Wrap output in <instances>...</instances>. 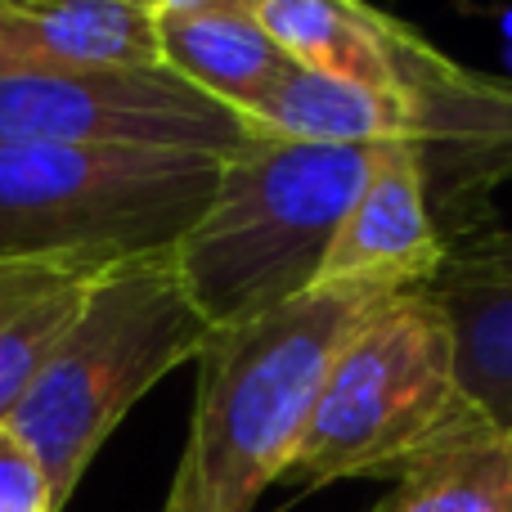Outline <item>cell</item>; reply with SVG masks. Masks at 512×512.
<instances>
[{"mask_svg": "<svg viewBox=\"0 0 512 512\" xmlns=\"http://www.w3.org/2000/svg\"><path fill=\"white\" fill-rule=\"evenodd\" d=\"M382 301L360 288H310L248 324L212 328L194 360V418L162 512H256L288 472L337 351Z\"/></svg>", "mask_w": 512, "mask_h": 512, "instance_id": "1", "label": "cell"}, {"mask_svg": "<svg viewBox=\"0 0 512 512\" xmlns=\"http://www.w3.org/2000/svg\"><path fill=\"white\" fill-rule=\"evenodd\" d=\"M378 144H310L252 131L221 162L212 203L176 243V265L212 328L306 297L373 171Z\"/></svg>", "mask_w": 512, "mask_h": 512, "instance_id": "2", "label": "cell"}, {"mask_svg": "<svg viewBox=\"0 0 512 512\" xmlns=\"http://www.w3.org/2000/svg\"><path fill=\"white\" fill-rule=\"evenodd\" d=\"M171 248L122 256L90 283L68 337L9 414L18 441L41 459L59 508L77 495L117 423L171 369L198 360L212 337Z\"/></svg>", "mask_w": 512, "mask_h": 512, "instance_id": "3", "label": "cell"}, {"mask_svg": "<svg viewBox=\"0 0 512 512\" xmlns=\"http://www.w3.org/2000/svg\"><path fill=\"white\" fill-rule=\"evenodd\" d=\"M477 405L459 382V337L436 288L387 297L337 351L283 486L391 477L459 432Z\"/></svg>", "mask_w": 512, "mask_h": 512, "instance_id": "4", "label": "cell"}, {"mask_svg": "<svg viewBox=\"0 0 512 512\" xmlns=\"http://www.w3.org/2000/svg\"><path fill=\"white\" fill-rule=\"evenodd\" d=\"M221 162L180 149L0 144V261L171 248L212 203Z\"/></svg>", "mask_w": 512, "mask_h": 512, "instance_id": "5", "label": "cell"}, {"mask_svg": "<svg viewBox=\"0 0 512 512\" xmlns=\"http://www.w3.org/2000/svg\"><path fill=\"white\" fill-rule=\"evenodd\" d=\"M256 126L167 68L0 72V144L180 149L230 158Z\"/></svg>", "mask_w": 512, "mask_h": 512, "instance_id": "6", "label": "cell"}, {"mask_svg": "<svg viewBox=\"0 0 512 512\" xmlns=\"http://www.w3.org/2000/svg\"><path fill=\"white\" fill-rule=\"evenodd\" d=\"M391 99L387 140L418 144L427 198L445 221V243L477 230L481 207L512 180V77L472 72L427 45Z\"/></svg>", "mask_w": 512, "mask_h": 512, "instance_id": "7", "label": "cell"}, {"mask_svg": "<svg viewBox=\"0 0 512 512\" xmlns=\"http://www.w3.org/2000/svg\"><path fill=\"white\" fill-rule=\"evenodd\" d=\"M450 261V243L427 198V167L418 144H378L373 171L346 212L315 288H360L400 297L432 288Z\"/></svg>", "mask_w": 512, "mask_h": 512, "instance_id": "8", "label": "cell"}, {"mask_svg": "<svg viewBox=\"0 0 512 512\" xmlns=\"http://www.w3.org/2000/svg\"><path fill=\"white\" fill-rule=\"evenodd\" d=\"M162 68L144 0H0V72Z\"/></svg>", "mask_w": 512, "mask_h": 512, "instance_id": "9", "label": "cell"}, {"mask_svg": "<svg viewBox=\"0 0 512 512\" xmlns=\"http://www.w3.org/2000/svg\"><path fill=\"white\" fill-rule=\"evenodd\" d=\"M432 288L454 319L463 391L512 432V230L481 221L450 239V261Z\"/></svg>", "mask_w": 512, "mask_h": 512, "instance_id": "10", "label": "cell"}, {"mask_svg": "<svg viewBox=\"0 0 512 512\" xmlns=\"http://www.w3.org/2000/svg\"><path fill=\"white\" fill-rule=\"evenodd\" d=\"M270 41L301 68L396 95L432 41L369 0H243Z\"/></svg>", "mask_w": 512, "mask_h": 512, "instance_id": "11", "label": "cell"}, {"mask_svg": "<svg viewBox=\"0 0 512 512\" xmlns=\"http://www.w3.org/2000/svg\"><path fill=\"white\" fill-rule=\"evenodd\" d=\"M158 50L162 68L221 99L239 117H248L265 90L292 68L243 0L158 18Z\"/></svg>", "mask_w": 512, "mask_h": 512, "instance_id": "12", "label": "cell"}, {"mask_svg": "<svg viewBox=\"0 0 512 512\" xmlns=\"http://www.w3.org/2000/svg\"><path fill=\"white\" fill-rule=\"evenodd\" d=\"M373 512H512V432L477 409L418 454Z\"/></svg>", "mask_w": 512, "mask_h": 512, "instance_id": "13", "label": "cell"}, {"mask_svg": "<svg viewBox=\"0 0 512 512\" xmlns=\"http://www.w3.org/2000/svg\"><path fill=\"white\" fill-rule=\"evenodd\" d=\"M104 270L68 274L63 283L45 288L41 297H32L18 315H9L5 324H0V423H9L18 400L27 396V387L41 378L50 355L59 351V342L68 337L72 319L81 315V301H86L90 283Z\"/></svg>", "mask_w": 512, "mask_h": 512, "instance_id": "14", "label": "cell"}, {"mask_svg": "<svg viewBox=\"0 0 512 512\" xmlns=\"http://www.w3.org/2000/svg\"><path fill=\"white\" fill-rule=\"evenodd\" d=\"M0 512H63L41 459L9 423H0Z\"/></svg>", "mask_w": 512, "mask_h": 512, "instance_id": "15", "label": "cell"}, {"mask_svg": "<svg viewBox=\"0 0 512 512\" xmlns=\"http://www.w3.org/2000/svg\"><path fill=\"white\" fill-rule=\"evenodd\" d=\"M113 265L108 256H68V261H0V324L9 315L27 306L32 297H41L45 288L63 283L68 274L81 270H104Z\"/></svg>", "mask_w": 512, "mask_h": 512, "instance_id": "16", "label": "cell"}, {"mask_svg": "<svg viewBox=\"0 0 512 512\" xmlns=\"http://www.w3.org/2000/svg\"><path fill=\"white\" fill-rule=\"evenodd\" d=\"M158 18L167 14H189V9H212V5H234V0H144Z\"/></svg>", "mask_w": 512, "mask_h": 512, "instance_id": "17", "label": "cell"}]
</instances>
